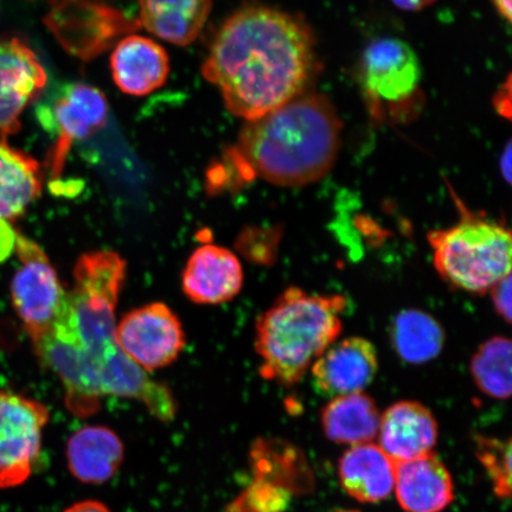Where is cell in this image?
<instances>
[{
	"label": "cell",
	"instance_id": "cell-1",
	"mask_svg": "<svg viewBox=\"0 0 512 512\" xmlns=\"http://www.w3.org/2000/svg\"><path fill=\"white\" fill-rule=\"evenodd\" d=\"M315 68L309 28L267 6H246L223 23L203 63L228 111L254 120L303 95Z\"/></svg>",
	"mask_w": 512,
	"mask_h": 512
},
{
	"label": "cell",
	"instance_id": "cell-2",
	"mask_svg": "<svg viewBox=\"0 0 512 512\" xmlns=\"http://www.w3.org/2000/svg\"><path fill=\"white\" fill-rule=\"evenodd\" d=\"M342 123L324 95H300L274 111L247 121L224 168L242 181L259 177L280 187H304L334 166Z\"/></svg>",
	"mask_w": 512,
	"mask_h": 512
},
{
	"label": "cell",
	"instance_id": "cell-3",
	"mask_svg": "<svg viewBox=\"0 0 512 512\" xmlns=\"http://www.w3.org/2000/svg\"><path fill=\"white\" fill-rule=\"evenodd\" d=\"M347 300L288 288L256 323V352L264 379L293 386L336 342Z\"/></svg>",
	"mask_w": 512,
	"mask_h": 512
},
{
	"label": "cell",
	"instance_id": "cell-4",
	"mask_svg": "<svg viewBox=\"0 0 512 512\" xmlns=\"http://www.w3.org/2000/svg\"><path fill=\"white\" fill-rule=\"evenodd\" d=\"M434 266L446 283L489 292L511 274V233L502 223L464 211L456 226L428 234Z\"/></svg>",
	"mask_w": 512,
	"mask_h": 512
},
{
	"label": "cell",
	"instance_id": "cell-5",
	"mask_svg": "<svg viewBox=\"0 0 512 512\" xmlns=\"http://www.w3.org/2000/svg\"><path fill=\"white\" fill-rule=\"evenodd\" d=\"M126 277V262L110 251L82 255L68 293L70 325L96 360L114 343L115 309Z\"/></svg>",
	"mask_w": 512,
	"mask_h": 512
},
{
	"label": "cell",
	"instance_id": "cell-6",
	"mask_svg": "<svg viewBox=\"0 0 512 512\" xmlns=\"http://www.w3.org/2000/svg\"><path fill=\"white\" fill-rule=\"evenodd\" d=\"M15 252L21 267L11 281L12 305L34 341L62 318L67 310L68 293L37 243L18 234Z\"/></svg>",
	"mask_w": 512,
	"mask_h": 512
},
{
	"label": "cell",
	"instance_id": "cell-7",
	"mask_svg": "<svg viewBox=\"0 0 512 512\" xmlns=\"http://www.w3.org/2000/svg\"><path fill=\"white\" fill-rule=\"evenodd\" d=\"M32 343L40 361L62 381L69 411L79 418L98 411L102 396L99 361L83 347L70 325L68 311Z\"/></svg>",
	"mask_w": 512,
	"mask_h": 512
},
{
	"label": "cell",
	"instance_id": "cell-8",
	"mask_svg": "<svg viewBox=\"0 0 512 512\" xmlns=\"http://www.w3.org/2000/svg\"><path fill=\"white\" fill-rule=\"evenodd\" d=\"M48 421L49 411L42 403L0 390V489L27 482L40 456Z\"/></svg>",
	"mask_w": 512,
	"mask_h": 512
},
{
	"label": "cell",
	"instance_id": "cell-9",
	"mask_svg": "<svg viewBox=\"0 0 512 512\" xmlns=\"http://www.w3.org/2000/svg\"><path fill=\"white\" fill-rule=\"evenodd\" d=\"M107 115L105 95L98 88L83 83L64 86L49 104L38 107L41 125L56 136L49 158L51 175L60 176L70 147L100 130Z\"/></svg>",
	"mask_w": 512,
	"mask_h": 512
},
{
	"label": "cell",
	"instance_id": "cell-10",
	"mask_svg": "<svg viewBox=\"0 0 512 512\" xmlns=\"http://www.w3.org/2000/svg\"><path fill=\"white\" fill-rule=\"evenodd\" d=\"M114 342L138 366L153 371L177 360L185 335L175 313L155 303L127 313L115 326Z\"/></svg>",
	"mask_w": 512,
	"mask_h": 512
},
{
	"label": "cell",
	"instance_id": "cell-11",
	"mask_svg": "<svg viewBox=\"0 0 512 512\" xmlns=\"http://www.w3.org/2000/svg\"><path fill=\"white\" fill-rule=\"evenodd\" d=\"M360 80L371 105L399 106L413 98L421 81L415 51L399 38H380L364 50Z\"/></svg>",
	"mask_w": 512,
	"mask_h": 512
},
{
	"label": "cell",
	"instance_id": "cell-12",
	"mask_svg": "<svg viewBox=\"0 0 512 512\" xmlns=\"http://www.w3.org/2000/svg\"><path fill=\"white\" fill-rule=\"evenodd\" d=\"M46 85V70L27 44L0 41V136L19 131L22 113Z\"/></svg>",
	"mask_w": 512,
	"mask_h": 512
},
{
	"label": "cell",
	"instance_id": "cell-13",
	"mask_svg": "<svg viewBox=\"0 0 512 512\" xmlns=\"http://www.w3.org/2000/svg\"><path fill=\"white\" fill-rule=\"evenodd\" d=\"M377 369L373 343L350 337L332 344L313 364V384L318 393L329 398L361 393L373 382Z\"/></svg>",
	"mask_w": 512,
	"mask_h": 512
},
{
	"label": "cell",
	"instance_id": "cell-14",
	"mask_svg": "<svg viewBox=\"0 0 512 512\" xmlns=\"http://www.w3.org/2000/svg\"><path fill=\"white\" fill-rule=\"evenodd\" d=\"M99 375L102 395L138 400L162 421L175 418L177 405L170 388L152 380L115 342L99 358Z\"/></svg>",
	"mask_w": 512,
	"mask_h": 512
},
{
	"label": "cell",
	"instance_id": "cell-15",
	"mask_svg": "<svg viewBox=\"0 0 512 512\" xmlns=\"http://www.w3.org/2000/svg\"><path fill=\"white\" fill-rule=\"evenodd\" d=\"M243 271L236 255L226 248L206 245L191 254L182 286L192 303L217 305L238 296Z\"/></svg>",
	"mask_w": 512,
	"mask_h": 512
},
{
	"label": "cell",
	"instance_id": "cell-16",
	"mask_svg": "<svg viewBox=\"0 0 512 512\" xmlns=\"http://www.w3.org/2000/svg\"><path fill=\"white\" fill-rule=\"evenodd\" d=\"M379 434L381 450L396 464L432 453L438 425L430 409L421 403L401 401L384 412Z\"/></svg>",
	"mask_w": 512,
	"mask_h": 512
},
{
	"label": "cell",
	"instance_id": "cell-17",
	"mask_svg": "<svg viewBox=\"0 0 512 512\" xmlns=\"http://www.w3.org/2000/svg\"><path fill=\"white\" fill-rule=\"evenodd\" d=\"M394 489L408 512H441L454 498L450 473L433 453L396 463Z\"/></svg>",
	"mask_w": 512,
	"mask_h": 512
},
{
	"label": "cell",
	"instance_id": "cell-18",
	"mask_svg": "<svg viewBox=\"0 0 512 512\" xmlns=\"http://www.w3.org/2000/svg\"><path fill=\"white\" fill-rule=\"evenodd\" d=\"M111 70L121 92L143 96L155 92L168 79L169 56L150 38L128 36L115 48Z\"/></svg>",
	"mask_w": 512,
	"mask_h": 512
},
{
	"label": "cell",
	"instance_id": "cell-19",
	"mask_svg": "<svg viewBox=\"0 0 512 512\" xmlns=\"http://www.w3.org/2000/svg\"><path fill=\"white\" fill-rule=\"evenodd\" d=\"M123 460V441L110 428L88 426L68 440V469L82 483L108 482L118 472Z\"/></svg>",
	"mask_w": 512,
	"mask_h": 512
},
{
	"label": "cell",
	"instance_id": "cell-20",
	"mask_svg": "<svg viewBox=\"0 0 512 512\" xmlns=\"http://www.w3.org/2000/svg\"><path fill=\"white\" fill-rule=\"evenodd\" d=\"M339 478L351 497L364 503H376L394 490L395 464L379 446L356 445L341 459Z\"/></svg>",
	"mask_w": 512,
	"mask_h": 512
},
{
	"label": "cell",
	"instance_id": "cell-21",
	"mask_svg": "<svg viewBox=\"0 0 512 512\" xmlns=\"http://www.w3.org/2000/svg\"><path fill=\"white\" fill-rule=\"evenodd\" d=\"M140 21L162 40L188 46L206 24L213 0H138Z\"/></svg>",
	"mask_w": 512,
	"mask_h": 512
},
{
	"label": "cell",
	"instance_id": "cell-22",
	"mask_svg": "<svg viewBox=\"0 0 512 512\" xmlns=\"http://www.w3.org/2000/svg\"><path fill=\"white\" fill-rule=\"evenodd\" d=\"M41 191L42 177L36 160L0 143V220L11 222L22 216Z\"/></svg>",
	"mask_w": 512,
	"mask_h": 512
},
{
	"label": "cell",
	"instance_id": "cell-23",
	"mask_svg": "<svg viewBox=\"0 0 512 512\" xmlns=\"http://www.w3.org/2000/svg\"><path fill=\"white\" fill-rule=\"evenodd\" d=\"M322 424L326 437L339 444H369L379 432L380 415L373 399L361 393L337 396L325 406Z\"/></svg>",
	"mask_w": 512,
	"mask_h": 512
},
{
	"label": "cell",
	"instance_id": "cell-24",
	"mask_svg": "<svg viewBox=\"0 0 512 512\" xmlns=\"http://www.w3.org/2000/svg\"><path fill=\"white\" fill-rule=\"evenodd\" d=\"M392 342L401 360L421 364L434 360L445 344L441 325L428 313L406 310L394 319Z\"/></svg>",
	"mask_w": 512,
	"mask_h": 512
},
{
	"label": "cell",
	"instance_id": "cell-25",
	"mask_svg": "<svg viewBox=\"0 0 512 512\" xmlns=\"http://www.w3.org/2000/svg\"><path fill=\"white\" fill-rule=\"evenodd\" d=\"M511 342L494 337L482 344L471 361L477 387L490 398L508 400L511 395Z\"/></svg>",
	"mask_w": 512,
	"mask_h": 512
},
{
	"label": "cell",
	"instance_id": "cell-26",
	"mask_svg": "<svg viewBox=\"0 0 512 512\" xmlns=\"http://www.w3.org/2000/svg\"><path fill=\"white\" fill-rule=\"evenodd\" d=\"M476 454L480 463L494 483L496 495L509 498L511 495V440L503 441L496 438L477 435Z\"/></svg>",
	"mask_w": 512,
	"mask_h": 512
},
{
	"label": "cell",
	"instance_id": "cell-27",
	"mask_svg": "<svg viewBox=\"0 0 512 512\" xmlns=\"http://www.w3.org/2000/svg\"><path fill=\"white\" fill-rule=\"evenodd\" d=\"M511 274L499 280L498 283L491 288L492 303L499 316L505 322L511 323Z\"/></svg>",
	"mask_w": 512,
	"mask_h": 512
},
{
	"label": "cell",
	"instance_id": "cell-28",
	"mask_svg": "<svg viewBox=\"0 0 512 512\" xmlns=\"http://www.w3.org/2000/svg\"><path fill=\"white\" fill-rule=\"evenodd\" d=\"M17 235L10 222L0 220V264L15 252Z\"/></svg>",
	"mask_w": 512,
	"mask_h": 512
},
{
	"label": "cell",
	"instance_id": "cell-29",
	"mask_svg": "<svg viewBox=\"0 0 512 512\" xmlns=\"http://www.w3.org/2000/svg\"><path fill=\"white\" fill-rule=\"evenodd\" d=\"M437 0H392V3L403 11H420L428 8Z\"/></svg>",
	"mask_w": 512,
	"mask_h": 512
},
{
	"label": "cell",
	"instance_id": "cell-30",
	"mask_svg": "<svg viewBox=\"0 0 512 512\" xmlns=\"http://www.w3.org/2000/svg\"><path fill=\"white\" fill-rule=\"evenodd\" d=\"M64 512H111V510L98 501H83L73 504Z\"/></svg>",
	"mask_w": 512,
	"mask_h": 512
},
{
	"label": "cell",
	"instance_id": "cell-31",
	"mask_svg": "<svg viewBox=\"0 0 512 512\" xmlns=\"http://www.w3.org/2000/svg\"><path fill=\"white\" fill-rule=\"evenodd\" d=\"M511 144L509 143L503 152L501 158V171L505 181L510 183L511 181Z\"/></svg>",
	"mask_w": 512,
	"mask_h": 512
},
{
	"label": "cell",
	"instance_id": "cell-32",
	"mask_svg": "<svg viewBox=\"0 0 512 512\" xmlns=\"http://www.w3.org/2000/svg\"><path fill=\"white\" fill-rule=\"evenodd\" d=\"M492 2H494L498 14L510 23L512 19V0H492Z\"/></svg>",
	"mask_w": 512,
	"mask_h": 512
}]
</instances>
